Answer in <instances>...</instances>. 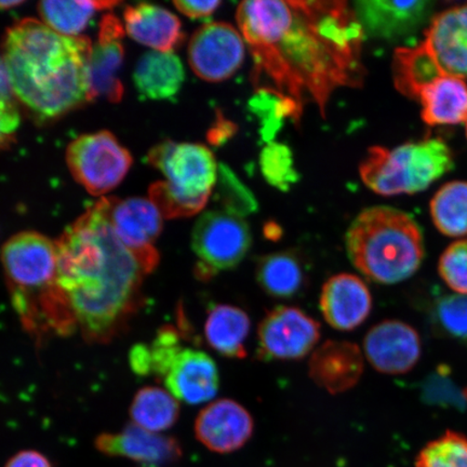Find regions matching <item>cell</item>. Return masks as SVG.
<instances>
[{
  "mask_svg": "<svg viewBox=\"0 0 467 467\" xmlns=\"http://www.w3.org/2000/svg\"><path fill=\"white\" fill-rule=\"evenodd\" d=\"M253 243L246 222L224 212L204 213L192 232L197 255L196 276L208 280L221 271L233 270L246 258Z\"/></svg>",
  "mask_w": 467,
  "mask_h": 467,
  "instance_id": "cell-9",
  "label": "cell"
},
{
  "mask_svg": "<svg viewBox=\"0 0 467 467\" xmlns=\"http://www.w3.org/2000/svg\"><path fill=\"white\" fill-rule=\"evenodd\" d=\"M182 349L177 330L171 326L163 327L153 343L148 347L150 375H155L162 379L175 356Z\"/></svg>",
  "mask_w": 467,
  "mask_h": 467,
  "instance_id": "cell-35",
  "label": "cell"
},
{
  "mask_svg": "<svg viewBox=\"0 0 467 467\" xmlns=\"http://www.w3.org/2000/svg\"><path fill=\"white\" fill-rule=\"evenodd\" d=\"M184 78L183 64L173 52H148L140 57L133 74L140 96L150 100H166L174 97Z\"/></svg>",
  "mask_w": 467,
  "mask_h": 467,
  "instance_id": "cell-24",
  "label": "cell"
},
{
  "mask_svg": "<svg viewBox=\"0 0 467 467\" xmlns=\"http://www.w3.org/2000/svg\"><path fill=\"white\" fill-rule=\"evenodd\" d=\"M392 68L396 89L408 98L441 76L467 83V4L434 16L422 43L395 51Z\"/></svg>",
  "mask_w": 467,
  "mask_h": 467,
  "instance_id": "cell-6",
  "label": "cell"
},
{
  "mask_svg": "<svg viewBox=\"0 0 467 467\" xmlns=\"http://www.w3.org/2000/svg\"><path fill=\"white\" fill-rule=\"evenodd\" d=\"M454 157L441 138L397 146H373L359 168L361 180L383 196L417 194L452 171Z\"/></svg>",
  "mask_w": 467,
  "mask_h": 467,
  "instance_id": "cell-7",
  "label": "cell"
},
{
  "mask_svg": "<svg viewBox=\"0 0 467 467\" xmlns=\"http://www.w3.org/2000/svg\"><path fill=\"white\" fill-rule=\"evenodd\" d=\"M416 467H467V437L447 431L426 443L418 454Z\"/></svg>",
  "mask_w": 467,
  "mask_h": 467,
  "instance_id": "cell-31",
  "label": "cell"
},
{
  "mask_svg": "<svg viewBox=\"0 0 467 467\" xmlns=\"http://www.w3.org/2000/svg\"><path fill=\"white\" fill-rule=\"evenodd\" d=\"M234 133V125L230 121H222L215 124L208 134L209 141L213 144H220L225 141V139L230 138Z\"/></svg>",
  "mask_w": 467,
  "mask_h": 467,
  "instance_id": "cell-40",
  "label": "cell"
},
{
  "mask_svg": "<svg viewBox=\"0 0 467 467\" xmlns=\"http://www.w3.org/2000/svg\"><path fill=\"white\" fill-rule=\"evenodd\" d=\"M163 384L169 393L186 404L213 400L220 387L217 365L202 350L183 348L169 366Z\"/></svg>",
  "mask_w": 467,
  "mask_h": 467,
  "instance_id": "cell-19",
  "label": "cell"
},
{
  "mask_svg": "<svg viewBox=\"0 0 467 467\" xmlns=\"http://www.w3.org/2000/svg\"><path fill=\"white\" fill-rule=\"evenodd\" d=\"M410 99L421 105L422 119L429 126L458 125L467 120V83L441 76L413 91Z\"/></svg>",
  "mask_w": 467,
  "mask_h": 467,
  "instance_id": "cell-23",
  "label": "cell"
},
{
  "mask_svg": "<svg viewBox=\"0 0 467 467\" xmlns=\"http://www.w3.org/2000/svg\"><path fill=\"white\" fill-rule=\"evenodd\" d=\"M250 109L262 122L261 134L265 141L276 136L285 119L299 122L303 113L292 99L268 89L256 91L251 99Z\"/></svg>",
  "mask_w": 467,
  "mask_h": 467,
  "instance_id": "cell-30",
  "label": "cell"
},
{
  "mask_svg": "<svg viewBox=\"0 0 467 467\" xmlns=\"http://www.w3.org/2000/svg\"><path fill=\"white\" fill-rule=\"evenodd\" d=\"M0 261L11 305L29 335L43 341L78 331L57 287L56 242L37 232L16 234L4 244Z\"/></svg>",
  "mask_w": 467,
  "mask_h": 467,
  "instance_id": "cell-4",
  "label": "cell"
},
{
  "mask_svg": "<svg viewBox=\"0 0 467 467\" xmlns=\"http://www.w3.org/2000/svg\"><path fill=\"white\" fill-rule=\"evenodd\" d=\"M431 220L443 235H467V182L453 181L442 185L430 203Z\"/></svg>",
  "mask_w": 467,
  "mask_h": 467,
  "instance_id": "cell-28",
  "label": "cell"
},
{
  "mask_svg": "<svg viewBox=\"0 0 467 467\" xmlns=\"http://www.w3.org/2000/svg\"><path fill=\"white\" fill-rule=\"evenodd\" d=\"M180 416L179 401L166 389L145 387L134 395L130 417L134 424L153 433L171 429Z\"/></svg>",
  "mask_w": 467,
  "mask_h": 467,
  "instance_id": "cell-27",
  "label": "cell"
},
{
  "mask_svg": "<svg viewBox=\"0 0 467 467\" xmlns=\"http://www.w3.org/2000/svg\"><path fill=\"white\" fill-rule=\"evenodd\" d=\"M148 161L165 175L174 194L201 210L206 207L218 179L217 161L206 146L168 140L149 151Z\"/></svg>",
  "mask_w": 467,
  "mask_h": 467,
  "instance_id": "cell-8",
  "label": "cell"
},
{
  "mask_svg": "<svg viewBox=\"0 0 467 467\" xmlns=\"http://www.w3.org/2000/svg\"><path fill=\"white\" fill-rule=\"evenodd\" d=\"M250 318L242 308L219 305L210 311L204 324V337L215 352L227 358H246Z\"/></svg>",
  "mask_w": 467,
  "mask_h": 467,
  "instance_id": "cell-25",
  "label": "cell"
},
{
  "mask_svg": "<svg viewBox=\"0 0 467 467\" xmlns=\"http://www.w3.org/2000/svg\"><path fill=\"white\" fill-rule=\"evenodd\" d=\"M124 22L127 34L153 51L173 52L185 39L178 16L161 5L148 3L128 5Z\"/></svg>",
  "mask_w": 467,
  "mask_h": 467,
  "instance_id": "cell-22",
  "label": "cell"
},
{
  "mask_svg": "<svg viewBox=\"0 0 467 467\" xmlns=\"http://www.w3.org/2000/svg\"><path fill=\"white\" fill-rule=\"evenodd\" d=\"M438 272L451 289L467 296V239H460L443 251Z\"/></svg>",
  "mask_w": 467,
  "mask_h": 467,
  "instance_id": "cell-34",
  "label": "cell"
},
{
  "mask_svg": "<svg viewBox=\"0 0 467 467\" xmlns=\"http://www.w3.org/2000/svg\"><path fill=\"white\" fill-rule=\"evenodd\" d=\"M319 337V324L302 309L277 306L259 326L258 355L265 361L301 359L312 352Z\"/></svg>",
  "mask_w": 467,
  "mask_h": 467,
  "instance_id": "cell-11",
  "label": "cell"
},
{
  "mask_svg": "<svg viewBox=\"0 0 467 467\" xmlns=\"http://www.w3.org/2000/svg\"><path fill=\"white\" fill-rule=\"evenodd\" d=\"M25 2H21V0H0V10H10L16 7H19Z\"/></svg>",
  "mask_w": 467,
  "mask_h": 467,
  "instance_id": "cell-41",
  "label": "cell"
},
{
  "mask_svg": "<svg viewBox=\"0 0 467 467\" xmlns=\"http://www.w3.org/2000/svg\"><path fill=\"white\" fill-rule=\"evenodd\" d=\"M175 8L184 16H189L190 19H202V17H207L212 16L215 10H217L221 2L214 0V2H185V0H175L173 2Z\"/></svg>",
  "mask_w": 467,
  "mask_h": 467,
  "instance_id": "cell-38",
  "label": "cell"
},
{
  "mask_svg": "<svg viewBox=\"0 0 467 467\" xmlns=\"http://www.w3.org/2000/svg\"><path fill=\"white\" fill-rule=\"evenodd\" d=\"M465 124H466V136H467V120H466Z\"/></svg>",
  "mask_w": 467,
  "mask_h": 467,
  "instance_id": "cell-42",
  "label": "cell"
},
{
  "mask_svg": "<svg viewBox=\"0 0 467 467\" xmlns=\"http://www.w3.org/2000/svg\"><path fill=\"white\" fill-rule=\"evenodd\" d=\"M119 2H42L38 13L43 23L55 32L68 37H78L93 15L99 10H109Z\"/></svg>",
  "mask_w": 467,
  "mask_h": 467,
  "instance_id": "cell-29",
  "label": "cell"
},
{
  "mask_svg": "<svg viewBox=\"0 0 467 467\" xmlns=\"http://www.w3.org/2000/svg\"><path fill=\"white\" fill-rule=\"evenodd\" d=\"M255 277L268 296L291 299L300 294L306 284V271L294 253H277L262 256L256 265Z\"/></svg>",
  "mask_w": 467,
  "mask_h": 467,
  "instance_id": "cell-26",
  "label": "cell"
},
{
  "mask_svg": "<svg viewBox=\"0 0 467 467\" xmlns=\"http://www.w3.org/2000/svg\"><path fill=\"white\" fill-rule=\"evenodd\" d=\"M236 20L254 57L256 90L276 91L302 110L312 102L325 117L338 88L363 86L366 33L348 2L248 0Z\"/></svg>",
  "mask_w": 467,
  "mask_h": 467,
  "instance_id": "cell-1",
  "label": "cell"
},
{
  "mask_svg": "<svg viewBox=\"0 0 467 467\" xmlns=\"http://www.w3.org/2000/svg\"><path fill=\"white\" fill-rule=\"evenodd\" d=\"M354 5L355 13L365 33L387 40L400 39L416 32L428 21L434 10V3L426 0H363L356 2Z\"/></svg>",
  "mask_w": 467,
  "mask_h": 467,
  "instance_id": "cell-18",
  "label": "cell"
},
{
  "mask_svg": "<svg viewBox=\"0 0 467 467\" xmlns=\"http://www.w3.org/2000/svg\"><path fill=\"white\" fill-rule=\"evenodd\" d=\"M254 428V419L246 408L232 400H220L198 414L195 435L209 451L230 453L246 445Z\"/></svg>",
  "mask_w": 467,
  "mask_h": 467,
  "instance_id": "cell-17",
  "label": "cell"
},
{
  "mask_svg": "<svg viewBox=\"0 0 467 467\" xmlns=\"http://www.w3.org/2000/svg\"><path fill=\"white\" fill-rule=\"evenodd\" d=\"M243 38L229 23H209L197 29L189 46L192 71L212 83L229 79L244 62L246 47Z\"/></svg>",
  "mask_w": 467,
  "mask_h": 467,
  "instance_id": "cell-13",
  "label": "cell"
},
{
  "mask_svg": "<svg viewBox=\"0 0 467 467\" xmlns=\"http://www.w3.org/2000/svg\"><path fill=\"white\" fill-rule=\"evenodd\" d=\"M352 265L377 284L394 285L421 267L425 249L422 231L411 215L389 206L361 212L347 233Z\"/></svg>",
  "mask_w": 467,
  "mask_h": 467,
  "instance_id": "cell-5",
  "label": "cell"
},
{
  "mask_svg": "<svg viewBox=\"0 0 467 467\" xmlns=\"http://www.w3.org/2000/svg\"><path fill=\"white\" fill-rule=\"evenodd\" d=\"M261 171L267 182L275 188L287 191L297 181L294 159L287 146L271 142L262 150Z\"/></svg>",
  "mask_w": 467,
  "mask_h": 467,
  "instance_id": "cell-32",
  "label": "cell"
},
{
  "mask_svg": "<svg viewBox=\"0 0 467 467\" xmlns=\"http://www.w3.org/2000/svg\"><path fill=\"white\" fill-rule=\"evenodd\" d=\"M5 467H52L48 458L35 451H23L10 458Z\"/></svg>",
  "mask_w": 467,
  "mask_h": 467,
  "instance_id": "cell-39",
  "label": "cell"
},
{
  "mask_svg": "<svg viewBox=\"0 0 467 467\" xmlns=\"http://www.w3.org/2000/svg\"><path fill=\"white\" fill-rule=\"evenodd\" d=\"M67 161L74 179L93 196L116 189L133 163L130 151L107 130L74 140L68 145Z\"/></svg>",
  "mask_w": 467,
  "mask_h": 467,
  "instance_id": "cell-10",
  "label": "cell"
},
{
  "mask_svg": "<svg viewBox=\"0 0 467 467\" xmlns=\"http://www.w3.org/2000/svg\"><path fill=\"white\" fill-rule=\"evenodd\" d=\"M220 192L224 212L244 217L256 209V202L249 190L224 166L221 167Z\"/></svg>",
  "mask_w": 467,
  "mask_h": 467,
  "instance_id": "cell-36",
  "label": "cell"
},
{
  "mask_svg": "<svg viewBox=\"0 0 467 467\" xmlns=\"http://www.w3.org/2000/svg\"><path fill=\"white\" fill-rule=\"evenodd\" d=\"M108 215L117 237L133 251L149 274L159 266L161 255L154 246L161 236L163 217L150 200L141 197L108 198Z\"/></svg>",
  "mask_w": 467,
  "mask_h": 467,
  "instance_id": "cell-12",
  "label": "cell"
},
{
  "mask_svg": "<svg viewBox=\"0 0 467 467\" xmlns=\"http://www.w3.org/2000/svg\"><path fill=\"white\" fill-rule=\"evenodd\" d=\"M91 50L89 38L64 36L31 17L16 23L4 35L2 57L16 100L42 121L91 102Z\"/></svg>",
  "mask_w": 467,
  "mask_h": 467,
  "instance_id": "cell-3",
  "label": "cell"
},
{
  "mask_svg": "<svg viewBox=\"0 0 467 467\" xmlns=\"http://www.w3.org/2000/svg\"><path fill=\"white\" fill-rule=\"evenodd\" d=\"M98 451L108 457L125 458L148 467H163L182 457L175 438L140 428L130 422L119 433H103L96 438Z\"/></svg>",
  "mask_w": 467,
  "mask_h": 467,
  "instance_id": "cell-16",
  "label": "cell"
},
{
  "mask_svg": "<svg viewBox=\"0 0 467 467\" xmlns=\"http://www.w3.org/2000/svg\"><path fill=\"white\" fill-rule=\"evenodd\" d=\"M21 124L19 109L11 86L7 67L0 57V150L14 141Z\"/></svg>",
  "mask_w": 467,
  "mask_h": 467,
  "instance_id": "cell-33",
  "label": "cell"
},
{
  "mask_svg": "<svg viewBox=\"0 0 467 467\" xmlns=\"http://www.w3.org/2000/svg\"><path fill=\"white\" fill-rule=\"evenodd\" d=\"M319 306L332 328L350 331L369 317L372 297L363 279L342 273L327 280L321 290Z\"/></svg>",
  "mask_w": 467,
  "mask_h": 467,
  "instance_id": "cell-20",
  "label": "cell"
},
{
  "mask_svg": "<svg viewBox=\"0 0 467 467\" xmlns=\"http://www.w3.org/2000/svg\"><path fill=\"white\" fill-rule=\"evenodd\" d=\"M442 328L455 337H467V296L443 297L437 307Z\"/></svg>",
  "mask_w": 467,
  "mask_h": 467,
  "instance_id": "cell-37",
  "label": "cell"
},
{
  "mask_svg": "<svg viewBox=\"0 0 467 467\" xmlns=\"http://www.w3.org/2000/svg\"><path fill=\"white\" fill-rule=\"evenodd\" d=\"M124 35L125 28L119 17L112 14L103 16L90 57L91 101L102 98L110 103H119L124 96V85L120 79L125 60Z\"/></svg>",
  "mask_w": 467,
  "mask_h": 467,
  "instance_id": "cell-15",
  "label": "cell"
},
{
  "mask_svg": "<svg viewBox=\"0 0 467 467\" xmlns=\"http://www.w3.org/2000/svg\"><path fill=\"white\" fill-rule=\"evenodd\" d=\"M364 372L360 348L348 341H327L313 353L309 376L330 394H341L355 388Z\"/></svg>",
  "mask_w": 467,
  "mask_h": 467,
  "instance_id": "cell-21",
  "label": "cell"
},
{
  "mask_svg": "<svg viewBox=\"0 0 467 467\" xmlns=\"http://www.w3.org/2000/svg\"><path fill=\"white\" fill-rule=\"evenodd\" d=\"M364 349L367 359L377 371L385 375H404L412 370L421 358V337L404 321L384 320L368 331Z\"/></svg>",
  "mask_w": 467,
  "mask_h": 467,
  "instance_id": "cell-14",
  "label": "cell"
},
{
  "mask_svg": "<svg viewBox=\"0 0 467 467\" xmlns=\"http://www.w3.org/2000/svg\"><path fill=\"white\" fill-rule=\"evenodd\" d=\"M102 198L56 241L57 287L87 342L105 344L127 329L142 306L149 275L117 237Z\"/></svg>",
  "mask_w": 467,
  "mask_h": 467,
  "instance_id": "cell-2",
  "label": "cell"
}]
</instances>
